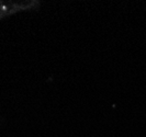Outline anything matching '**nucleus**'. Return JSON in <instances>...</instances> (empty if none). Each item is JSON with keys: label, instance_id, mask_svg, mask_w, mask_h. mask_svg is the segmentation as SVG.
<instances>
[]
</instances>
